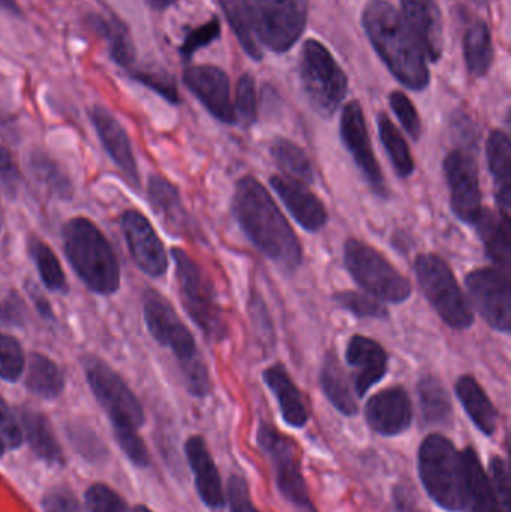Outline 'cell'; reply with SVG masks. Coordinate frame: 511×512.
<instances>
[{"label":"cell","instance_id":"1","mask_svg":"<svg viewBox=\"0 0 511 512\" xmlns=\"http://www.w3.org/2000/svg\"><path fill=\"white\" fill-rule=\"evenodd\" d=\"M231 212L245 236L285 273H294L303 261V249L287 218L255 177L236 183Z\"/></svg>","mask_w":511,"mask_h":512},{"label":"cell","instance_id":"2","mask_svg":"<svg viewBox=\"0 0 511 512\" xmlns=\"http://www.w3.org/2000/svg\"><path fill=\"white\" fill-rule=\"evenodd\" d=\"M362 21L372 47L396 80L410 90H425L431 81L428 57L398 9L387 0H369Z\"/></svg>","mask_w":511,"mask_h":512},{"label":"cell","instance_id":"3","mask_svg":"<svg viewBox=\"0 0 511 512\" xmlns=\"http://www.w3.org/2000/svg\"><path fill=\"white\" fill-rule=\"evenodd\" d=\"M143 313L150 336L173 351L188 393L198 399L209 396L212 391L209 369L194 336L177 315L173 304L156 289H147L143 294Z\"/></svg>","mask_w":511,"mask_h":512},{"label":"cell","instance_id":"4","mask_svg":"<svg viewBox=\"0 0 511 512\" xmlns=\"http://www.w3.org/2000/svg\"><path fill=\"white\" fill-rule=\"evenodd\" d=\"M63 252L89 291L116 294L122 285L119 258L105 234L84 216L69 219L62 230Z\"/></svg>","mask_w":511,"mask_h":512},{"label":"cell","instance_id":"5","mask_svg":"<svg viewBox=\"0 0 511 512\" xmlns=\"http://www.w3.org/2000/svg\"><path fill=\"white\" fill-rule=\"evenodd\" d=\"M423 489L437 507L446 512H464V471L461 451L447 436L431 433L417 454Z\"/></svg>","mask_w":511,"mask_h":512},{"label":"cell","instance_id":"6","mask_svg":"<svg viewBox=\"0 0 511 512\" xmlns=\"http://www.w3.org/2000/svg\"><path fill=\"white\" fill-rule=\"evenodd\" d=\"M171 256L176 264L177 285L186 313L207 339L221 342L227 337L228 328L212 280L183 249H171Z\"/></svg>","mask_w":511,"mask_h":512},{"label":"cell","instance_id":"7","mask_svg":"<svg viewBox=\"0 0 511 512\" xmlns=\"http://www.w3.org/2000/svg\"><path fill=\"white\" fill-rule=\"evenodd\" d=\"M414 273L432 309L444 324L467 330L474 324V313L462 292L455 273L441 256L422 254L414 262Z\"/></svg>","mask_w":511,"mask_h":512},{"label":"cell","instance_id":"8","mask_svg":"<svg viewBox=\"0 0 511 512\" xmlns=\"http://www.w3.org/2000/svg\"><path fill=\"white\" fill-rule=\"evenodd\" d=\"M300 80L312 108L320 116H333L347 96V75L326 45L317 39H309L303 45Z\"/></svg>","mask_w":511,"mask_h":512},{"label":"cell","instance_id":"9","mask_svg":"<svg viewBox=\"0 0 511 512\" xmlns=\"http://www.w3.org/2000/svg\"><path fill=\"white\" fill-rule=\"evenodd\" d=\"M344 262L357 285L377 300L399 304L413 294L410 280L402 276L386 256L360 240H347Z\"/></svg>","mask_w":511,"mask_h":512},{"label":"cell","instance_id":"10","mask_svg":"<svg viewBox=\"0 0 511 512\" xmlns=\"http://www.w3.org/2000/svg\"><path fill=\"white\" fill-rule=\"evenodd\" d=\"M258 42L275 53L290 50L305 32L308 0H245Z\"/></svg>","mask_w":511,"mask_h":512},{"label":"cell","instance_id":"11","mask_svg":"<svg viewBox=\"0 0 511 512\" xmlns=\"http://www.w3.org/2000/svg\"><path fill=\"white\" fill-rule=\"evenodd\" d=\"M87 384L113 427L140 429L146 421L143 405L122 376L99 358L84 360Z\"/></svg>","mask_w":511,"mask_h":512},{"label":"cell","instance_id":"12","mask_svg":"<svg viewBox=\"0 0 511 512\" xmlns=\"http://www.w3.org/2000/svg\"><path fill=\"white\" fill-rule=\"evenodd\" d=\"M257 442L264 456L272 465L275 483L281 495L294 507L317 512L309 496L308 486L300 468L299 451L293 439L267 423L258 427Z\"/></svg>","mask_w":511,"mask_h":512},{"label":"cell","instance_id":"13","mask_svg":"<svg viewBox=\"0 0 511 512\" xmlns=\"http://www.w3.org/2000/svg\"><path fill=\"white\" fill-rule=\"evenodd\" d=\"M468 292L477 312L489 327L500 333L511 331V280L510 271L498 267L479 268L471 271L467 279Z\"/></svg>","mask_w":511,"mask_h":512},{"label":"cell","instance_id":"14","mask_svg":"<svg viewBox=\"0 0 511 512\" xmlns=\"http://www.w3.org/2000/svg\"><path fill=\"white\" fill-rule=\"evenodd\" d=\"M443 168L453 213L464 224L476 225L485 210L476 159L467 150H453L444 159Z\"/></svg>","mask_w":511,"mask_h":512},{"label":"cell","instance_id":"15","mask_svg":"<svg viewBox=\"0 0 511 512\" xmlns=\"http://www.w3.org/2000/svg\"><path fill=\"white\" fill-rule=\"evenodd\" d=\"M339 132H341L342 144L350 153L354 164L357 165L372 191L378 197H389V189H387L383 171L375 158L365 114H363V108L359 102L351 101L345 105L341 114Z\"/></svg>","mask_w":511,"mask_h":512},{"label":"cell","instance_id":"16","mask_svg":"<svg viewBox=\"0 0 511 512\" xmlns=\"http://www.w3.org/2000/svg\"><path fill=\"white\" fill-rule=\"evenodd\" d=\"M120 230L131 258L144 274L161 277L167 273L168 255L164 243L143 213L125 210L120 216Z\"/></svg>","mask_w":511,"mask_h":512},{"label":"cell","instance_id":"17","mask_svg":"<svg viewBox=\"0 0 511 512\" xmlns=\"http://www.w3.org/2000/svg\"><path fill=\"white\" fill-rule=\"evenodd\" d=\"M183 83L216 120L225 125L236 123L230 78L225 71L213 65L191 66L183 74Z\"/></svg>","mask_w":511,"mask_h":512},{"label":"cell","instance_id":"18","mask_svg":"<svg viewBox=\"0 0 511 512\" xmlns=\"http://www.w3.org/2000/svg\"><path fill=\"white\" fill-rule=\"evenodd\" d=\"M365 418L372 432L395 438L410 429L414 412L404 387H390L374 394L365 406Z\"/></svg>","mask_w":511,"mask_h":512},{"label":"cell","instance_id":"19","mask_svg":"<svg viewBox=\"0 0 511 512\" xmlns=\"http://www.w3.org/2000/svg\"><path fill=\"white\" fill-rule=\"evenodd\" d=\"M345 360L351 369V384L357 397H365L389 372V354L372 337L356 334L348 342Z\"/></svg>","mask_w":511,"mask_h":512},{"label":"cell","instance_id":"20","mask_svg":"<svg viewBox=\"0 0 511 512\" xmlns=\"http://www.w3.org/2000/svg\"><path fill=\"white\" fill-rule=\"evenodd\" d=\"M90 120L111 161L122 171L123 176L132 186L140 188L137 159H135L128 132L123 128L122 123L113 116L111 111L101 105H95L90 110Z\"/></svg>","mask_w":511,"mask_h":512},{"label":"cell","instance_id":"21","mask_svg":"<svg viewBox=\"0 0 511 512\" xmlns=\"http://www.w3.org/2000/svg\"><path fill=\"white\" fill-rule=\"evenodd\" d=\"M402 18L410 27L423 53L438 62L444 50V23L435 0H401Z\"/></svg>","mask_w":511,"mask_h":512},{"label":"cell","instance_id":"22","mask_svg":"<svg viewBox=\"0 0 511 512\" xmlns=\"http://www.w3.org/2000/svg\"><path fill=\"white\" fill-rule=\"evenodd\" d=\"M270 186L303 230L317 233L326 227L329 222L326 206L308 186L282 176L270 177Z\"/></svg>","mask_w":511,"mask_h":512},{"label":"cell","instance_id":"23","mask_svg":"<svg viewBox=\"0 0 511 512\" xmlns=\"http://www.w3.org/2000/svg\"><path fill=\"white\" fill-rule=\"evenodd\" d=\"M185 454L189 468L194 474L195 487L201 502L210 510L221 511L227 504L224 486L203 436H191L186 441Z\"/></svg>","mask_w":511,"mask_h":512},{"label":"cell","instance_id":"24","mask_svg":"<svg viewBox=\"0 0 511 512\" xmlns=\"http://www.w3.org/2000/svg\"><path fill=\"white\" fill-rule=\"evenodd\" d=\"M464 471V512H507L501 505L482 460L474 448L461 451Z\"/></svg>","mask_w":511,"mask_h":512},{"label":"cell","instance_id":"25","mask_svg":"<svg viewBox=\"0 0 511 512\" xmlns=\"http://www.w3.org/2000/svg\"><path fill=\"white\" fill-rule=\"evenodd\" d=\"M263 379L278 402L285 424L291 429H303L309 421L308 405L287 369L279 363L270 366L264 370Z\"/></svg>","mask_w":511,"mask_h":512},{"label":"cell","instance_id":"26","mask_svg":"<svg viewBox=\"0 0 511 512\" xmlns=\"http://www.w3.org/2000/svg\"><path fill=\"white\" fill-rule=\"evenodd\" d=\"M147 198L168 231L176 236L191 233V219L173 183L158 174H153L147 182Z\"/></svg>","mask_w":511,"mask_h":512},{"label":"cell","instance_id":"27","mask_svg":"<svg viewBox=\"0 0 511 512\" xmlns=\"http://www.w3.org/2000/svg\"><path fill=\"white\" fill-rule=\"evenodd\" d=\"M488 167L494 179L498 213L509 219L511 212V143L504 131H492L486 143Z\"/></svg>","mask_w":511,"mask_h":512},{"label":"cell","instance_id":"28","mask_svg":"<svg viewBox=\"0 0 511 512\" xmlns=\"http://www.w3.org/2000/svg\"><path fill=\"white\" fill-rule=\"evenodd\" d=\"M320 387L324 396L339 414L345 417H356L359 414L356 391L341 361L333 351L327 352L324 357L320 372Z\"/></svg>","mask_w":511,"mask_h":512},{"label":"cell","instance_id":"29","mask_svg":"<svg viewBox=\"0 0 511 512\" xmlns=\"http://www.w3.org/2000/svg\"><path fill=\"white\" fill-rule=\"evenodd\" d=\"M20 426L23 430V438L38 459L48 465H63L65 457H63L62 448L51 429L50 421L42 412L32 408H21Z\"/></svg>","mask_w":511,"mask_h":512},{"label":"cell","instance_id":"30","mask_svg":"<svg viewBox=\"0 0 511 512\" xmlns=\"http://www.w3.org/2000/svg\"><path fill=\"white\" fill-rule=\"evenodd\" d=\"M455 391L474 426L485 436L495 435L498 411L479 381L471 375L461 376L456 382Z\"/></svg>","mask_w":511,"mask_h":512},{"label":"cell","instance_id":"31","mask_svg":"<svg viewBox=\"0 0 511 512\" xmlns=\"http://www.w3.org/2000/svg\"><path fill=\"white\" fill-rule=\"evenodd\" d=\"M480 240L485 246L486 255L494 262L495 267L510 271L511 243L510 221L504 219L500 213L483 210L482 216L476 222Z\"/></svg>","mask_w":511,"mask_h":512},{"label":"cell","instance_id":"32","mask_svg":"<svg viewBox=\"0 0 511 512\" xmlns=\"http://www.w3.org/2000/svg\"><path fill=\"white\" fill-rule=\"evenodd\" d=\"M24 385L41 399L56 400L65 390V376L56 361L41 352H32L27 361Z\"/></svg>","mask_w":511,"mask_h":512},{"label":"cell","instance_id":"33","mask_svg":"<svg viewBox=\"0 0 511 512\" xmlns=\"http://www.w3.org/2000/svg\"><path fill=\"white\" fill-rule=\"evenodd\" d=\"M419 394L420 412L423 423L428 426H447L453 415L452 400L449 391L440 379L434 376H425L417 385Z\"/></svg>","mask_w":511,"mask_h":512},{"label":"cell","instance_id":"34","mask_svg":"<svg viewBox=\"0 0 511 512\" xmlns=\"http://www.w3.org/2000/svg\"><path fill=\"white\" fill-rule=\"evenodd\" d=\"M270 155L287 179L309 186L314 183V168L302 147L287 138H276L270 146Z\"/></svg>","mask_w":511,"mask_h":512},{"label":"cell","instance_id":"35","mask_svg":"<svg viewBox=\"0 0 511 512\" xmlns=\"http://www.w3.org/2000/svg\"><path fill=\"white\" fill-rule=\"evenodd\" d=\"M465 62L474 77H485L494 63V44L491 30L485 21H477L465 33Z\"/></svg>","mask_w":511,"mask_h":512},{"label":"cell","instance_id":"36","mask_svg":"<svg viewBox=\"0 0 511 512\" xmlns=\"http://www.w3.org/2000/svg\"><path fill=\"white\" fill-rule=\"evenodd\" d=\"M377 122L381 143H383L384 149L389 155L396 174L402 179L413 176L416 164H414L413 155H411L410 147H408L404 135L396 128L395 123L389 119L387 114H378Z\"/></svg>","mask_w":511,"mask_h":512},{"label":"cell","instance_id":"37","mask_svg":"<svg viewBox=\"0 0 511 512\" xmlns=\"http://www.w3.org/2000/svg\"><path fill=\"white\" fill-rule=\"evenodd\" d=\"M29 170L33 179L48 194L53 195L54 198H59V200H71L72 194H74L71 180L50 156L36 150L29 156Z\"/></svg>","mask_w":511,"mask_h":512},{"label":"cell","instance_id":"38","mask_svg":"<svg viewBox=\"0 0 511 512\" xmlns=\"http://www.w3.org/2000/svg\"><path fill=\"white\" fill-rule=\"evenodd\" d=\"M29 255L45 288L51 292L65 294L68 291V280L53 249L39 237L32 236L29 239Z\"/></svg>","mask_w":511,"mask_h":512},{"label":"cell","instance_id":"39","mask_svg":"<svg viewBox=\"0 0 511 512\" xmlns=\"http://www.w3.org/2000/svg\"><path fill=\"white\" fill-rule=\"evenodd\" d=\"M219 2L224 9L228 24L242 44L243 50L254 60L263 59V51H261L260 42H258L254 29V21H252L251 12H249L245 0H219Z\"/></svg>","mask_w":511,"mask_h":512},{"label":"cell","instance_id":"40","mask_svg":"<svg viewBox=\"0 0 511 512\" xmlns=\"http://www.w3.org/2000/svg\"><path fill=\"white\" fill-rule=\"evenodd\" d=\"M96 30L107 39L110 44L111 57L116 60L119 65L125 68H131L135 60V47L132 42L131 35L125 26L120 23H111V21L96 18Z\"/></svg>","mask_w":511,"mask_h":512},{"label":"cell","instance_id":"41","mask_svg":"<svg viewBox=\"0 0 511 512\" xmlns=\"http://www.w3.org/2000/svg\"><path fill=\"white\" fill-rule=\"evenodd\" d=\"M333 300L341 309L353 313L357 318H389V310L377 298L363 292L341 291L333 295Z\"/></svg>","mask_w":511,"mask_h":512},{"label":"cell","instance_id":"42","mask_svg":"<svg viewBox=\"0 0 511 512\" xmlns=\"http://www.w3.org/2000/svg\"><path fill=\"white\" fill-rule=\"evenodd\" d=\"M26 369V357L20 342L11 334L0 333V379L17 382Z\"/></svg>","mask_w":511,"mask_h":512},{"label":"cell","instance_id":"43","mask_svg":"<svg viewBox=\"0 0 511 512\" xmlns=\"http://www.w3.org/2000/svg\"><path fill=\"white\" fill-rule=\"evenodd\" d=\"M234 114L236 122L245 128L254 125L258 117L257 89L251 74H243L237 81L236 99H234Z\"/></svg>","mask_w":511,"mask_h":512},{"label":"cell","instance_id":"44","mask_svg":"<svg viewBox=\"0 0 511 512\" xmlns=\"http://www.w3.org/2000/svg\"><path fill=\"white\" fill-rule=\"evenodd\" d=\"M84 499L89 512H131L122 496L104 483L92 484Z\"/></svg>","mask_w":511,"mask_h":512},{"label":"cell","instance_id":"45","mask_svg":"<svg viewBox=\"0 0 511 512\" xmlns=\"http://www.w3.org/2000/svg\"><path fill=\"white\" fill-rule=\"evenodd\" d=\"M114 438L120 450L128 457L129 462L138 468H147L150 463V454L141 438L138 429L132 427H113Z\"/></svg>","mask_w":511,"mask_h":512},{"label":"cell","instance_id":"46","mask_svg":"<svg viewBox=\"0 0 511 512\" xmlns=\"http://www.w3.org/2000/svg\"><path fill=\"white\" fill-rule=\"evenodd\" d=\"M390 107H392L393 113L398 117L401 122L402 128L407 131L413 140H420L422 137L423 126L422 120H420L417 108L414 107L411 99L408 98L405 93L393 92L389 96Z\"/></svg>","mask_w":511,"mask_h":512},{"label":"cell","instance_id":"47","mask_svg":"<svg viewBox=\"0 0 511 512\" xmlns=\"http://www.w3.org/2000/svg\"><path fill=\"white\" fill-rule=\"evenodd\" d=\"M132 77L143 84V86L149 87L153 92L161 95L165 101L170 104H179L180 96L179 90H177L176 81L171 75H168L164 71H137L132 74Z\"/></svg>","mask_w":511,"mask_h":512},{"label":"cell","instance_id":"48","mask_svg":"<svg viewBox=\"0 0 511 512\" xmlns=\"http://www.w3.org/2000/svg\"><path fill=\"white\" fill-rule=\"evenodd\" d=\"M219 35H221V23H219L218 17H213L203 26L197 27V29L188 33L182 47H180V54H182L183 59L189 60L200 48L212 44L215 39L219 38Z\"/></svg>","mask_w":511,"mask_h":512},{"label":"cell","instance_id":"49","mask_svg":"<svg viewBox=\"0 0 511 512\" xmlns=\"http://www.w3.org/2000/svg\"><path fill=\"white\" fill-rule=\"evenodd\" d=\"M0 439L5 444L6 450H18L24 442L20 421L15 418L14 412L2 396H0Z\"/></svg>","mask_w":511,"mask_h":512},{"label":"cell","instance_id":"50","mask_svg":"<svg viewBox=\"0 0 511 512\" xmlns=\"http://www.w3.org/2000/svg\"><path fill=\"white\" fill-rule=\"evenodd\" d=\"M491 484L504 510L510 512V472L506 460L500 456L491 459Z\"/></svg>","mask_w":511,"mask_h":512},{"label":"cell","instance_id":"51","mask_svg":"<svg viewBox=\"0 0 511 512\" xmlns=\"http://www.w3.org/2000/svg\"><path fill=\"white\" fill-rule=\"evenodd\" d=\"M228 504L231 512H261L252 501L248 483L240 475H233L228 481Z\"/></svg>","mask_w":511,"mask_h":512},{"label":"cell","instance_id":"52","mask_svg":"<svg viewBox=\"0 0 511 512\" xmlns=\"http://www.w3.org/2000/svg\"><path fill=\"white\" fill-rule=\"evenodd\" d=\"M26 319V304L17 292L0 300V327H23Z\"/></svg>","mask_w":511,"mask_h":512},{"label":"cell","instance_id":"53","mask_svg":"<svg viewBox=\"0 0 511 512\" xmlns=\"http://www.w3.org/2000/svg\"><path fill=\"white\" fill-rule=\"evenodd\" d=\"M44 512H86L78 499L65 487L48 490L42 498Z\"/></svg>","mask_w":511,"mask_h":512},{"label":"cell","instance_id":"54","mask_svg":"<svg viewBox=\"0 0 511 512\" xmlns=\"http://www.w3.org/2000/svg\"><path fill=\"white\" fill-rule=\"evenodd\" d=\"M21 174L14 156L8 147L0 144V183L8 189H15L20 183Z\"/></svg>","mask_w":511,"mask_h":512},{"label":"cell","instance_id":"55","mask_svg":"<svg viewBox=\"0 0 511 512\" xmlns=\"http://www.w3.org/2000/svg\"><path fill=\"white\" fill-rule=\"evenodd\" d=\"M393 504L396 512H423L413 490L405 483L398 484L393 489Z\"/></svg>","mask_w":511,"mask_h":512},{"label":"cell","instance_id":"56","mask_svg":"<svg viewBox=\"0 0 511 512\" xmlns=\"http://www.w3.org/2000/svg\"><path fill=\"white\" fill-rule=\"evenodd\" d=\"M29 295L32 298L33 304H35L36 310H38L39 315L44 319H54V312L51 309L50 301L41 294L36 288H29Z\"/></svg>","mask_w":511,"mask_h":512},{"label":"cell","instance_id":"57","mask_svg":"<svg viewBox=\"0 0 511 512\" xmlns=\"http://www.w3.org/2000/svg\"><path fill=\"white\" fill-rule=\"evenodd\" d=\"M149 3L150 8L156 9V11H164V9L173 6L177 0H146Z\"/></svg>","mask_w":511,"mask_h":512},{"label":"cell","instance_id":"58","mask_svg":"<svg viewBox=\"0 0 511 512\" xmlns=\"http://www.w3.org/2000/svg\"><path fill=\"white\" fill-rule=\"evenodd\" d=\"M0 8L8 9V11L15 12V14L20 12V8H18L15 0H0Z\"/></svg>","mask_w":511,"mask_h":512},{"label":"cell","instance_id":"59","mask_svg":"<svg viewBox=\"0 0 511 512\" xmlns=\"http://www.w3.org/2000/svg\"><path fill=\"white\" fill-rule=\"evenodd\" d=\"M132 512H153L150 508L144 507V505H137Z\"/></svg>","mask_w":511,"mask_h":512},{"label":"cell","instance_id":"60","mask_svg":"<svg viewBox=\"0 0 511 512\" xmlns=\"http://www.w3.org/2000/svg\"><path fill=\"white\" fill-rule=\"evenodd\" d=\"M471 2L476 3L479 6H486L489 3V0H471Z\"/></svg>","mask_w":511,"mask_h":512},{"label":"cell","instance_id":"61","mask_svg":"<svg viewBox=\"0 0 511 512\" xmlns=\"http://www.w3.org/2000/svg\"><path fill=\"white\" fill-rule=\"evenodd\" d=\"M5 451H6L5 444H3L2 439H0V457H2L3 454H5Z\"/></svg>","mask_w":511,"mask_h":512},{"label":"cell","instance_id":"62","mask_svg":"<svg viewBox=\"0 0 511 512\" xmlns=\"http://www.w3.org/2000/svg\"><path fill=\"white\" fill-rule=\"evenodd\" d=\"M3 228V210H2V204H0V231H2Z\"/></svg>","mask_w":511,"mask_h":512}]
</instances>
